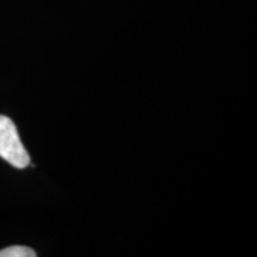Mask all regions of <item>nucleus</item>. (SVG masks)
I'll return each mask as SVG.
<instances>
[{"label":"nucleus","instance_id":"1","mask_svg":"<svg viewBox=\"0 0 257 257\" xmlns=\"http://www.w3.org/2000/svg\"><path fill=\"white\" fill-rule=\"evenodd\" d=\"M0 157L19 169L30 163V156L21 142L16 125L4 115H0Z\"/></svg>","mask_w":257,"mask_h":257},{"label":"nucleus","instance_id":"2","mask_svg":"<svg viewBox=\"0 0 257 257\" xmlns=\"http://www.w3.org/2000/svg\"><path fill=\"white\" fill-rule=\"evenodd\" d=\"M36 252L30 248L21 245L9 246L4 250H0V257H35Z\"/></svg>","mask_w":257,"mask_h":257}]
</instances>
